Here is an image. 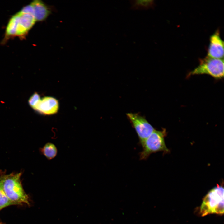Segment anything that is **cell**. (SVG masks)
Segmentation results:
<instances>
[{"label":"cell","instance_id":"cell-1","mask_svg":"<svg viewBox=\"0 0 224 224\" xmlns=\"http://www.w3.org/2000/svg\"><path fill=\"white\" fill-rule=\"evenodd\" d=\"M21 173L0 177V184L5 194L14 205H30L29 197L25 192L20 180Z\"/></svg>","mask_w":224,"mask_h":224},{"label":"cell","instance_id":"cell-12","mask_svg":"<svg viewBox=\"0 0 224 224\" xmlns=\"http://www.w3.org/2000/svg\"><path fill=\"white\" fill-rule=\"evenodd\" d=\"M44 155L49 160L54 158L57 155L58 150L56 146L51 142L45 144L40 149Z\"/></svg>","mask_w":224,"mask_h":224},{"label":"cell","instance_id":"cell-14","mask_svg":"<svg viewBox=\"0 0 224 224\" xmlns=\"http://www.w3.org/2000/svg\"><path fill=\"white\" fill-rule=\"evenodd\" d=\"M40 99V95L37 92H35L30 98L28 103L30 106L33 109Z\"/></svg>","mask_w":224,"mask_h":224},{"label":"cell","instance_id":"cell-4","mask_svg":"<svg viewBox=\"0 0 224 224\" xmlns=\"http://www.w3.org/2000/svg\"><path fill=\"white\" fill-rule=\"evenodd\" d=\"M206 74L216 79L224 77V59L206 56L200 60L199 64L188 74L190 76Z\"/></svg>","mask_w":224,"mask_h":224},{"label":"cell","instance_id":"cell-9","mask_svg":"<svg viewBox=\"0 0 224 224\" xmlns=\"http://www.w3.org/2000/svg\"><path fill=\"white\" fill-rule=\"evenodd\" d=\"M32 6L36 21L45 20L52 13L51 8L40 0H34L30 3Z\"/></svg>","mask_w":224,"mask_h":224},{"label":"cell","instance_id":"cell-10","mask_svg":"<svg viewBox=\"0 0 224 224\" xmlns=\"http://www.w3.org/2000/svg\"><path fill=\"white\" fill-rule=\"evenodd\" d=\"M130 9L133 10H147L152 9L155 6L153 0H131L130 1Z\"/></svg>","mask_w":224,"mask_h":224},{"label":"cell","instance_id":"cell-5","mask_svg":"<svg viewBox=\"0 0 224 224\" xmlns=\"http://www.w3.org/2000/svg\"><path fill=\"white\" fill-rule=\"evenodd\" d=\"M126 115L137 133L141 145L155 129L144 117L137 113H128Z\"/></svg>","mask_w":224,"mask_h":224},{"label":"cell","instance_id":"cell-7","mask_svg":"<svg viewBox=\"0 0 224 224\" xmlns=\"http://www.w3.org/2000/svg\"><path fill=\"white\" fill-rule=\"evenodd\" d=\"M207 56L215 58L223 59L224 42L221 38L218 30L210 37Z\"/></svg>","mask_w":224,"mask_h":224},{"label":"cell","instance_id":"cell-3","mask_svg":"<svg viewBox=\"0 0 224 224\" xmlns=\"http://www.w3.org/2000/svg\"><path fill=\"white\" fill-rule=\"evenodd\" d=\"M166 135L165 129L160 131L155 129L141 145L142 150L140 153V160L147 159L151 154L157 152H169L165 142Z\"/></svg>","mask_w":224,"mask_h":224},{"label":"cell","instance_id":"cell-2","mask_svg":"<svg viewBox=\"0 0 224 224\" xmlns=\"http://www.w3.org/2000/svg\"><path fill=\"white\" fill-rule=\"evenodd\" d=\"M224 192L223 187L218 185L208 193L200 207V212L202 216L212 213L223 214Z\"/></svg>","mask_w":224,"mask_h":224},{"label":"cell","instance_id":"cell-8","mask_svg":"<svg viewBox=\"0 0 224 224\" xmlns=\"http://www.w3.org/2000/svg\"><path fill=\"white\" fill-rule=\"evenodd\" d=\"M59 108L58 100L52 97L45 96L39 100L33 109L41 114L50 115L56 114Z\"/></svg>","mask_w":224,"mask_h":224},{"label":"cell","instance_id":"cell-6","mask_svg":"<svg viewBox=\"0 0 224 224\" xmlns=\"http://www.w3.org/2000/svg\"><path fill=\"white\" fill-rule=\"evenodd\" d=\"M18 16L16 37L23 38L27 35L36 21L34 14L22 11L17 13Z\"/></svg>","mask_w":224,"mask_h":224},{"label":"cell","instance_id":"cell-11","mask_svg":"<svg viewBox=\"0 0 224 224\" xmlns=\"http://www.w3.org/2000/svg\"><path fill=\"white\" fill-rule=\"evenodd\" d=\"M18 16L17 13L9 19L6 26L5 32L6 40L16 37Z\"/></svg>","mask_w":224,"mask_h":224},{"label":"cell","instance_id":"cell-13","mask_svg":"<svg viewBox=\"0 0 224 224\" xmlns=\"http://www.w3.org/2000/svg\"><path fill=\"white\" fill-rule=\"evenodd\" d=\"M4 192L0 184V210L7 207L13 205Z\"/></svg>","mask_w":224,"mask_h":224}]
</instances>
